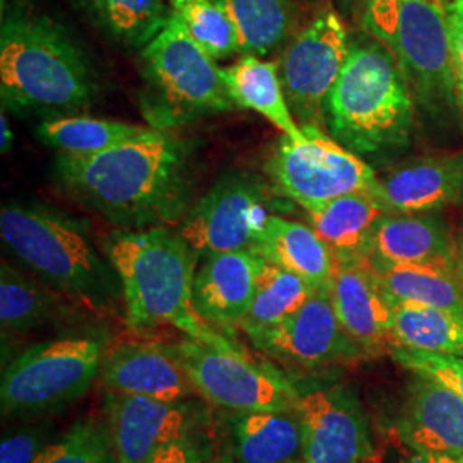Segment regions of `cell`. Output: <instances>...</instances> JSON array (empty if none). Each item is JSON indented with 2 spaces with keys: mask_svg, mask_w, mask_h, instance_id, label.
I'll return each instance as SVG.
<instances>
[{
  "mask_svg": "<svg viewBox=\"0 0 463 463\" xmlns=\"http://www.w3.org/2000/svg\"><path fill=\"white\" fill-rule=\"evenodd\" d=\"M193 143L148 128L95 155L57 153L52 175L67 198L120 231L181 223L193 203Z\"/></svg>",
  "mask_w": 463,
  "mask_h": 463,
  "instance_id": "1",
  "label": "cell"
},
{
  "mask_svg": "<svg viewBox=\"0 0 463 463\" xmlns=\"http://www.w3.org/2000/svg\"><path fill=\"white\" fill-rule=\"evenodd\" d=\"M101 76L76 36L57 19L13 5L0 30V95L19 117L76 116L97 103Z\"/></svg>",
  "mask_w": 463,
  "mask_h": 463,
  "instance_id": "2",
  "label": "cell"
},
{
  "mask_svg": "<svg viewBox=\"0 0 463 463\" xmlns=\"http://www.w3.org/2000/svg\"><path fill=\"white\" fill-rule=\"evenodd\" d=\"M105 252L120 279L126 323L133 330L168 325L213 347L241 348L196 313L193 288L199 258L179 232L117 231L105 242Z\"/></svg>",
  "mask_w": 463,
  "mask_h": 463,
  "instance_id": "3",
  "label": "cell"
},
{
  "mask_svg": "<svg viewBox=\"0 0 463 463\" xmlns=\"http://www.w3.org/2000/svg\"><path fill=\"white\" fill-rule=\"evenodd\" d=\"M0 237L38 280L88 309L116 313L124 302L116 268L83 218L38 201H13L0 210Z\"/></svg>",
  "mask_w": 463,
  "mask_h": 463,
  "instance_id": "4",
  "label": "cell"
},
{
  "mask_svg": "<svg viewBox=\"0 0 463 463\" xmlns=\"http://www.w3.org/2000/svg\"><path fill=\"white\" fill-rule=\"evenodd\" d=\"M325 126L336 143L359 156L409 146L414 126L412 90L380 42L350 50L326 101Z\"/></svg>",
  "mask_w": 463,
  "mask_h": 463,
  "instance_id": "5",
  "label": "cell"
},
{
  "mask_svg": "<svg viewBox=\"0 0 463 463\" xmlns=\"http://www.w3.org/2000/svg\"><path fill=\"white\" fill-rule=\"evenodd\" d=\"M141 110L149 128L172 131L199 117L237 107L216 66L172 13L165 28L139 52Z\"/></svg>",
  "mask_w": 463,
  "mask_h": 463,
  "instance_id": "6",
  "label": "cell"
},
{
  "mask_svg": "<svg viewBox=\"0 0 463 463\" xmlns=\"http://www.w3.org/2000/svg\"><path fill=\"white\" fill-rule=\"evenodd\" d=\"M365 32L393 55L426 107L455 99L447 5L438 0H364Z\"/></svg>",
  "mask_w": 463,
  "mask_h": 463,
  "instance_id": "7",
  "label": "cell"
},
{
  "mask_svg": "<svg viewBox=\"0 0 463 463\" xmlns=\"http://www.w3.org/2000/svg\"><path fill=\"white\" fill-rule=\"evenodd\" d=\"M107 340L67 336L24 350L4 367L0 405L5 417H34L83 397L101 371Z\"/></svg>",
  "mask_w": 463,
  "mask_h": 463,
  "instance_id": "8",
  "label": "cell"
},
{
  "mask_svg": "<svg viewBox=\"0 0 463 463\" xmlns=\"http://www.w3.org/2000/svg\"><path fill=\"white\" fill-rule=\"evenodd\" d=\"M302 129L306 141L281 136L266 160V175L279 194L309 210L352 193H374L373 166L319 128Z\"/></svg>",
  "mask_w": 463,
  "mask_h": 463,
  "instance_id": "9",
  "label": "cell"
},
{
  "mask_svg": "<svg viewBox=\"0 0 463 463\" xmlns=\"http://www.w3.org/2000/svg\"><path fill=\"white\" fill-rule=\"evenodd\" d=\"M196 393L235 414L292 411L298 388L273 367L256 364L248 354L213 347L198 340L172 344Z\"/></svg>",
  "mask_w": 463,
  "mask_h": 463,
  "instance_id": "10",
  "label": "cell"
},
{
  "mask_svg": "<svg viewBox=\"0 0 463 463\" xmlns=\"http://www.w3.org/2000/svg\"><path fill=\"white\" fill-rule=\"evenodd\" d=\"M268 203L269 184L263 177L246 170L227 172L191 206L177 232L199 260L250 250L269 216Z\"/></svg>",
  "mask_w": 463,
  "mask_h": 463,
  "instance_id": "11",
  "label": "cell"
},
{
  "mask_svg": "<svg viewBox=\"0 0 463 463\" xmlns=\"http://www.w3.org/2000/svg\"><path fill=\"white\" fill-rule=\"evenodd\" d=\"M348 33L335 11H321L290 42L280 67L292 114L302 126L326 124V101L350 55Z\"/></svg>",
  "mask_w": 463,
  "mask_h": 463,
  "instance_id": "12",
  "label": "cell"
},
{
  "mask_svg": "<svg viewBox=\"0 0 463 463\" xmlns=\"http://www.w3.org/2000/svg\"><path fill=\"white\" fill-rule=\"evenodd\" d=\"M296 412L306 463H365L373 455L367 415L347 384L325 383L298 390Z\"/></svg>",
  "mask_w": 463,
  "mask_h": 463,
  "instance_id": "13",
  "label": "cell"
},
{
  "mask_svg": "<svg viewBox=\"0 0 463 463\" xmlns=\"http://www.w3.org/2000/svg\"><path fill=\"white\" fill-rule=\"evenodd\" d=\"M249 340L266 355L302 367L355 364L365 357L335 313L330 287L317 288L313 298L279 326Z\"/></svg>",
  "mask_w": 463,
  "mask_h": 463,
  "instance_id": "14",
  "label": "cell"
},
{
  "mask_svg": "<svg viewBox=\"0 0 463 463\" xmlns=\"http://www.w3.org/2000/svg\"><path fill=\"white\" fill-rule=\"evenodd\" d=\"M105 420L112 434L118 463H149L170 441L196 432L201 422L198 403L166 402L105 392Z\"/></svg>",
  "mask_w": 463,
  "mask_h": 463,
  "instance_id": "15",
  "label": "cell"
},
{
  "mask_svg": "<svg viewBox=\"0 0 463 463\" xmlns=\"http://www.w3.org/2000/svg\"><path fill=\"white\" fill-rule=\"evenodd\" d=\"M107 392L181 402L196 393L172 345L126 342L109 348L99 371Z\"/></svg>",
  "mask_w": 463,
  "mask_h": 463,
  "instance_id": "16",
  "label": "cell"
},
{
  "mask_svg": "<svg viewBox=\"0 0 463 463\" xmlns=\"http://www.w3.org/2000/svg\"><path fill=\"white\" fill-rule=\"evenodd\" d=\"M331 300L348 336L365 355L392 352V302L367 261L336 265L330 285Z\"/></svg>",
  "mask_w": 463,
  "mask_h": 463,
  "instance_id": "17",
  "label": "cell"
},
{
  "mask_svg": "<svg viewBox=\"0 0 463 463\" xmlns=\"http://www.w3.org/2000/svg\"><path fill=\"white\" fill-rule=\"evenodd\" d=\"M398 434L415 453L463 457V398L439 381L414 374Z\"/></svg>",
  "mask_w": 463,
  "mask_h": 463,
  "instance_id": "18",
  "label": "cell"
},
{
  "mask_svg": "<svg viewBox=\"0 0 463 463\" xmlns=\"http://www.w3.org/2000/svg\"><path fill=\"white\" fill-rule=\"evenodd\" d=\"M265 260L249 249L204 260L194 279V309L210 326H241L256 294Z\"/></svg>",
  "mask_w": 463,
  "mask_h": 463,
  "instance_id": "19",
  "label": "cell"
},
{
  "mask_svg": "<svg viewBox=\"0 0 463 463\" xmlns=\"http://www.w3.org/2000/svg\"><path fill=\"white\" fill-rule=\"evenodd\" d=\"M390 213H426L463 203V153L422 158L392 170L373 193Z\"/></svg>",
  "mask_w": 463,
  "mask_h": 463,
  "instance_id": "20",
  "label": "cell"
},
{
  "mask_svg": "<svg viewBox=\"0 0 463 463\" xmlns=\"http://www.w3.org/2000/svg\"><path fill=\"white\" fill-rule=\"evenodd\" d=\"M367 261L457 265V239L436 212H388L381 218Z\"/></svg>",
  "mask_w": 463,
  "mask_h": 463,
  "instance_id": "21",
  "label": "cell"
},
{
  "mask_svg": "<svg viewBox=\"0 0 463 463\" xmlns=\"http://www.w3.org/2000/svg\"><path fill=\"white\" fill-rule=\"evenodd\" d=\"M304 212L336 265L367 261L381 218L388 213L371 193H352Z\"/></svg>",
  "mask_w": 463,
  "mask_h": 463,
  "instance_id": "22",
  "label": "cell"
},
{
  "mask_svg": "<svg viewBox=\"0 0 463 463\" xmlns=\"http://www.w3.org/2000/svg\"><path fill=\"white\" fill-rule=\"evenodd\" d=\"M250 250L266 263L298 275L316 288L330 287L336 268L330 248L311 225L283 216H268Z\"/></svg>",
  "mask_w": 463,
  "mask_h": 463,
  "instance_id": "23",
  "label": "cell"
},
{
  "mask_svg": "<svg viewBox=\"0 0 463 463\" xmlns=\"http://www.w3.org/2000/svg\"><path fill=\"white\" fill-rule=\"evenodd\" d=\"M220 72L237 107L265 117L283 136L296 141L307 139L290 110L279 64L256 55H244L237 64L222 67Z\"/></svg>",
  "mask_w": 463,
  "mask_h": 463,
  "instance_id": "24",
  "label": "cell"
},
{
  "mask_svg": "<svg viewBox=\"0 0 463 463\" xmlns=\"http://www.w3.org/2000/svg\"><path fill=\"white\" fill-rule=\"evenodd\" d=\"M367 263L392 304L430 306L463 316V280L458 265Z\"/></svg>",
  "mask_w": 463,
  "mask_h": 463,
  "instance_id": "25",
  "label": "cell"
},
{
  "mask_svg": "<svg viewBox=\"0 0 463 463\" xmlns=\"http://www.w3.org/2000/svg\"><path fill=\"white\" fill-rule=\"evenodd\" d=\"M99 33L118 47L141 50L172 16L165 0H69Z\"/></svg>",
  "mask_w": 463,
  "mask_h": 463,
  "instance_id": "26",
  "label": "cell"
},
{
  "mask_svg": "<svg viewBox=\"0 0 463 463\" xmlns=\"http://www.w3.org/2000/svg\"><path fill=\"white\" fill-rule=\"evenodd\" d=\"M232 434L235 463H285L302 457L296 409L237 414Z\"/></svg>",
  "mask_w": 463,
  "mask_h": 463,
  "instance_id": "27",
  "label": "cell"
},
{
  "mask_svg": "<svg viewBox=\"0 0 463 463\" xmlns=\"http://www.w3.org/2000/svg\"><path fill=\"white\" fill-rule=\"evenodd\" d=\"M57 290L28 273L2 261L0 266V326L2 336L24 335L53 319L62 307Z\"/></svg>",
  "mask_w": 463,
  "mask_h": 463,
  "instance_id": "28",
  "label": "cell"
},
{
  "mask_svg": "<svg viewBox=\"0 0 463 463\" xmlns=\"http://www.w3.org/2000/svg\"><path fill=\"white\" fill-rule=\"evenodd\" d=\"M393 347L463 357V316L447 309L392 304Z\"/></svg>",
  "mask_w": 463,
  "mask_h": 463,
  "instance_id": "29",
  "label": "cell"
},
{
  "mask_svg": "<svg viewBox=\"0 0 463 463\" xmlns=\"http://www.w3.org/2000/svg\"><path fill=\"white\" fill-rule=\"evenodd\" d=\"M148 128L109 118L67 116L43 120L36 128V134L47 146L59 153L95 155L133 139Z\"/></svg>",
  "mask_w": 463,
  "mask_h": 463,
  "instance_id": "30",
  "label": "cell"
},
{
  "mask_svg": "<svg viewBox=\"0 0 463 463\" xmlns=\"http://www.w3.org/2000/svg\"><path fill=\"white\" fill-rule=\"evenodd\" d=\"M316 290L317 288L304 279L265 261L248 315L239 328L249 338L271 330L300 309L315 296Z\"/></svg>",
  "mask_w": 463,
  "mask_h": 463,
  "instance_id": "31",
  "label": "cell"
},
{
  "mask_svg": "<svg viewBox=\"0 0 463 463\" xmlns=\"http://www.w3.org/2000/svg\"><path fill=\"white\" fill-rule=\"evenodd\" d=\"M229 13L244 55L265 57L279 49L290 32L287 0H220Z\"/></svg>",
  "mask_w": 463,
  "mask_h": 463,
  "instance_id": "32",
  "label": "cell"
},
{
  "mask_svg": "<svg viewBox=\"0 0 463 463\" xmlns=\"http://www.w3.org/2000/svg\"><path fill=\"white\" fill-rule=\"evenodd\" d=\"M170 7L212 59L223 61L239 52L235 26L220 0H170Z\"/></svg>",
  "mask_w": 463,
  "mask_h": 463,
  "instance_id": "33",
  "label": "cell"
},
{
  "mask_svg": "<svg viewBox=\"0 0 463 463\" xmlns=\"http://www.w3.org/2000/svg\"><path fill=\"white\" fill-rule=\"evenodd\" d=\"M33 463H118L107 420L83 419L45 448Z\"/></svg>",
  "mask_w": 463,
  "mask_h": 463,
  "instance_id": "34",
  "label": "cell"
},
{
  "mask_svg": "<svg viewBox=\"0 0 463 463\" xmlns=\"http://www.w3.org/2000/svg\"><path fill=\"white\" fill-rule=\"evenodd\" d=\"M393 359L414 374H422L455 390L463 398V357L393 347Z\"/></svg>",
  "mask_w": 463,
  "mask_h": 463,
  "instance_id": "35",
  "label": "cell"
},
{
  "mask_svg": "<svg viewBox=\"0 0 463 463\" xmlns=\"http://www.w3.org/2000/svg\"><path fill=\"white\" fill-rule=\"evenodd\" d=\"M49 430L43 426H26L4 436L0 463H33L49 447Z\"/></svg>",
  "mask_w": 463,
  "mask_h": 463,
  "instance_id": "36",
  "label": "cell"
},
{
  "mask_svg": "<svg viewBox=\"0 0 463 463\" xmlns=\"http://www.w3.org/2000/svg\"><path fill=\"white\" fill-rule=\"evenodd\" d=\"M447 16L451 71H453V81H455V99L463 116V0L448 2Z\"/></svg>",
  "mask_w": 463,
  "mask_h": 463,
  "instance_id": "37",
  "label": "cell"
},
{
  "mask_svg": "<svg viewBox=\"0 0 463 463\" xmlns=\"http://www.w3.org/2000/svg\"><path fill=\"white\" fill-rule=\"evenodd\" d=\"M208 460V445L196 430L170 441L149 463H206Z\"/></svg>",
  "mask_w": 463,
  "mask_h": 463,
  "instance_id": "38",
  "label": "cell"
},
{
  "mask_svg": "<svg viewBox=\"0 0 463 463\" xmlns=\"http://www.w3.org/2000/svg\"><path fill=\"white\" fill-rule=\"evenodd\" d=\"M409 463H463V457L439 453H415Z\"/></svg>",
  "mask_w": 463,
  "mask_h": 463,
  "instance_id": "39",
  "label": "cell"
},
{
  "mask_svg": "<svg viewBox=\"0 0 463 463\" xmlns=\"http://www.w3.org/2000/svg\"><path fill=\"white\" fill-rule=\"evenodd\" d=\"M0 145H2V153H9L13 148V129L9 126V120L5 117V112H2V118H0Z\"/></svg>",
  "mask_w": 463,
  "mask_h": 463,
  "instance_id": "40",
  "label": "cell"
},
{
  "mask_svg": "<svg viewBox=\"0 0 463 463\" xmlns=\"http://www.w3.org/2000/svg\"><path fill=\"white\" fill-rule=\"evenodd\" d=\"M206 463H235L233 449H231V448H223L218 455L212 457Z\"/></svg>",
  "mask_w": 463,
  "mask_h": 463,
  "instance_id": "41",
  "label": "cell"
},
{
  "mask_svg": "<svg viewBox=\"0 0 463 463\" xmlns=\"http://www.w3.org/2000/svg\"><path fill=\"white\" fill-rule=\"evenodd\" d=\"M457 265L463 280V233H460V237L457 239Z\"/></svg>",
  "mask_w": 463,
  "mask_h": 463,
  "instance_id": "42",
  "label": "cell"
},
{
  "mask_svg": "<svg viewBox=\"0 0 463 463\" xmlns=\"http://www.w3.org/2000/svg\"><path fill=\"white\" fill-rule=\"evenodd\" d=\"M285 463H306V460H304L302 457H298V458H294V460H288V462Z\"/></svg>",
  "mask_w": 463,
  "mask_h": 463,
  "instance_id": "43",
  "label": "cell"
},
{
  "mask_svg": "<svg viewBox=\"0 0 463 463\" xmlns=\"http://www.w3.org/2000/svg\"><path fill=\"white\" fill-rule=\"evenodd\" d=\"M438 2H441V4H445V5H447L448 2H451V0H438Z\"/></svg>",
  "mask_w": 463,
  "mask_h": 463,
  "instance_id": "44",
  "label": "cell"
}]
</instances>
